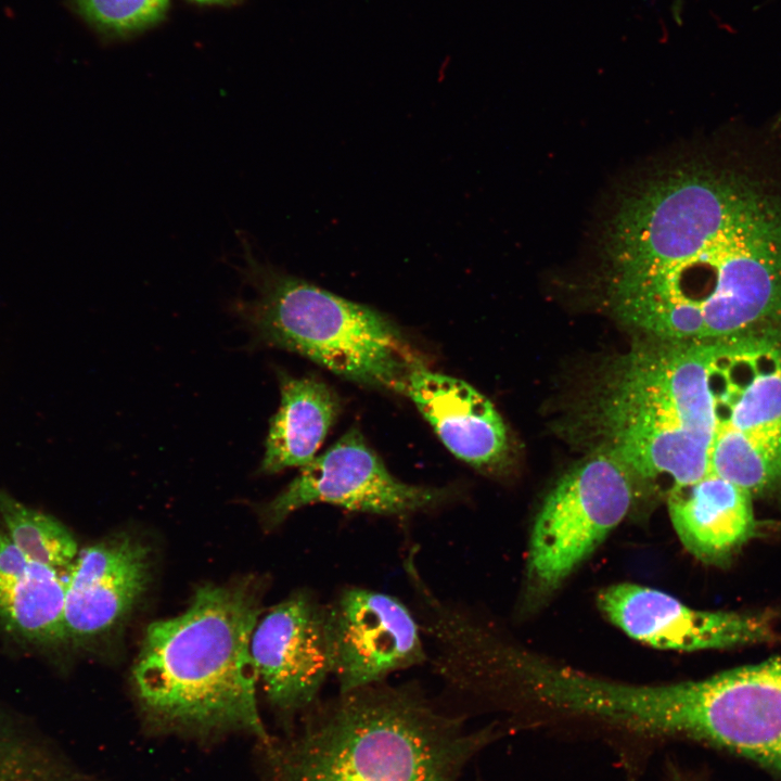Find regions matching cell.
I'll return each mask as SVG.
<instances>
[{"label":"cell","instance_id":"6da1fadb","mask_svg":"<svg viewBox=\"0 0 781 781\" xmlns=\"http://www.w3.org/2000/svg\"><path fill=\"white\" fill-rule=\"evenodd\" d=\"M495 738L417 683L382 681L318 700L299 729L263 748L267 781H457Z\"/></svg>","mask_w":781,"mask_h":781},{"label":"cell","instance_id":"7a4b0ae2","mask_svg":"<svg viewBox=\"0 0 781 781\" xmlns=\"http://www.w3.org/2000/svg\"><path fill=\"white\" fill-rule=\"evenodd\" d=\"M716 342L645 336L611 361L584 419L592 449L637 479L669 476L690 485L709 473L718 421L713 384Z\"/></svg>","mask_w":781,"mask_h":781},{"label":"cell","instance_id":"3957f363","mask_svg":"<svg viewBox=\"0 0 781 781\" xmlns=\"http://www.w3.org/2000/svg\"><path fill=\"white\" fill-rule=\"evenodd\" d=\"M260 613L253 587L206 585L184 612L150 624L132 669L148 715L199 732L243 730L267 743L251 654Z\"/></svg>","mask_w":781,"mask_h":781},{"label":"cell","instance_id":"277c9868","mask_svg":"<svg viewBox=\"0 0 781 781\" xmlns=\"http://www.w3.org/2000/svg\"><path fill=\"white\" fill-rule=\"evenodd\" d=\"M241 278L256 292L236 303L255 337L310 359L362 386L404 394L418 361L399 330L375 309L287 274L253 253L239 232Z\"/></svg>","mask_w":781,"mask_h":781},{"label":"cell","instance_id":"5b68a950","mask_svg":"<svg viewBox=\"0 0 781 781\" xmlns=\"http://www.w3.org/2000/svg\"><path fill=\"white\" fill-rule=\"evenodd\" d=\"M663 273L701 308L706 340L732 337L781 316V201L741 202L721 227Z\"/></svg>","mask_w":781,"mask_h":781},{"label":"cell","instance_id":"8992f818","mask_svg":"<svg viewBox=\"0 0 781 781\" xmlns=\"http://www.w3.org/2000/svg\"><path fill=\"white\" fill-rule=\"evenodd\" d=\"M644 710L657 738L726 751L781 781V656L700 680L653 684Z\"/></svg>","mask_w":781,"mask_h":781},{"label":"cell","instance_id":"52a82bcc","mask_svg":"<svg viewBox=\"0 0 781 781\" xmlns=\"http://www.w3.org/2000/svg\"><path fill=\"white\" fill-rule=\"evenodd\" d=\"M637 478L612 454L591 452L556 482L535 518L527 552L530 599H545L602 543L633 505Z\"/></svg>","mask_w":781,"mask_h":781},{"label":"cell","instance_id":"ba28073f","mask_svg":"<svg viewBox=\"0 0 781 781\" xmlns=\"http://www.w3.org/2000/svg\"><path fill=\"white\" fill-rule=\"evenodd\" d=\"M454 495L450 487L412 485L395 477L354 426L302 468L266 505L264 515L268 525L276 526L304 507L328 503L355 512L405 516L435 510Z\"/></svg>","mask_w":781,"mask_h":781},{"label":"cell","instance_id":"9c48e42d","mask_svg":"<svg viewBox=\"0 0 781 781\" xmlns=\"http://www.w3.org/2000/svg\"><path fill=\"white\" fill-rule=\"evenodd\" d=\"M328 619L338 692L385 681L428 660L415 615L389 594L346 587L328 604Z\"/></svg>","mask_w":781,"mask_h":781},{"label":"cell","instance_id":"30bf717a","mask_svg":"<svg viewBox=\"0 0 781 781\" xmlns=\"http://www.w3.org/2000/svg\"><path fill=\"white\" fill-rule=\"evenodd\" d=\"M251 654L271 706L289 719L306 712L332 675L328 604L294 592L258 619Z\"/></svg>","mask_w":781,"mask_h":781},{"label":"cell","instance_id":"8fae6325","mask_svg":"<svg viewBox=\"0 0 781 781\" xmlns=\"http://www.w3.org/2000/svg\"><path fill=\"white\" fill-rule=\"evenodd\" d=\"M606 618L630 638L656 649L701 651L771 642L772 617L764 613L704 611L661 590L630 582L599 591Z\"/></svg>","mask_w":781,"mask_h":781},{"label":"cell","instance_id":"7c38bea8","mask_svg":"<svg viewBox=\"0 0 781 781\" xmlns=\"http://www.w3.org/2000/svg\"><path fill=\"white\" fill-rule=\"evenodd\" d=\"M150 578L145 545L118 536L78 552L65 580L66 639L86 640L112 629L137 603Z\"/></svg>","mask_w":781,"mask_h":781},{"label":"cell","instance_id":"4fadbf2b","mask_svg":"<svg viewBox=\"0 0 781 781\" xmlns=\"http://www.w3.org/2000/svg\"><path fill=\"white\" fill-rule=\"evenodd\" d=\"M404 394L459 460L486 473L504 468L510 452L507 426L492 402L472 385L415 361Z\"/></svg>","mask_w":781,"mask_h":781},{"label":"cell","instance_id":"5bb4252c","mask_svg":"<svg viewBox=\"0 0 781 781\" xmlns=\"http://www.w3.org/2000/svg\"><path fill=\"white\" fill-rule=\"evenodd\" d=\"M715 342L718 427L781 436V331L763 327Z\"/></svg>","mask_w":781,"mask_h":781},{"label":"cell","instance_id":"9a60e30c","mask_svg":"<svg viewBox=\"0 0 781 781\" xmlns=\"http://www.w3.org/2000/svg\"><path fill=\"white\" fill-rule=\"evenodd\" d=\"M752 495L713 473L671 487L668 513L683 547L701 562L728 565L758 532Z\"/></svg>","mask_w":781,"mask_h":781},{"label":"cell","instance_id":"2e32d148","mask_svg":"<svg viewBox=\"0 0 781 781\" xmlns=\"http://www.w3.org/2000/svg\"><path fill=\"white\" fill-rule=\"evenodd\" d=\"M66 574L25 555L0 527V622L34 642L66 640Z\"/></svg>","mask_w":781,"mask_h":781},{"label":"cell","instance_id":"e0dca14e","mask_svg":"<svg viewBox=\"0 0 781 781\" xmlns=\"http://www.w3.org/2000/svg\"><path fill=\"white\" fill-rule=\"evenodd\" d=\"M280 406L269 421L260 471L279 473L310 463L334 424L340 401L323 381L279 373Z\"/></svg>","mask_w":781,"mask_h":781},{"label":"cell","instance_id":"ac0fdd59","mask_svg":"<svg viewBox=\"0 0 781 781\" xmlns=\"http://www.w3.org/2000/svg\"><path fill=\"white\" fill-rule=\"evenodd\" d=\"M709 472L752 496L781 489V436L752 435L717 427Z\"/></svg>","mask_w":781,"mask_h":781},{"label":"cell","instance_id":"d6986e66","mask_svg":"<svg viewBox=\"0 0 781 781\" xmlns=\"http://www.w3.org/2000/svg\"><path fill=\"white\" fill-rule=\"evenodd\" d=\"M0 517L10 540L29 559L68 573L78 555L75 538L53 516L0 491Z\"/></svg>","mask_w":781,"mask_h":781},{"label":"cell","instance_id":"ffe728a7","mask_svg":"<svg viewBox=\"0 0 781 781\" xmlns=\"http://www.w3.org/2000/svg\"><path fill=\"white\" fill-rule=\"evenodd\" d=\"M75 11L107 35H128L162 20L169 0H71Z\"/></svg>","mask_w":781,"mask_h":781},{"label":"cell","instance_id":"44dd1931","mask_svg":"<svg viewBox=\"0 0 781 781\" xmlns=\"http://www.w3.org/2000/svg\"><path fill=\"white\" fill-rule=\"evenodd\" d=\"M195 1L206 2V3H226V2L233 1V0H195Z\"/></svg>","mask_w":781,"mask_h":781},{"label":"cell","instance_id":"7402d4cb","mask_svg":"<svg viewBox=\"0 0 781 781\" xmlns=\"http://www.w3.org/2000/svg\"><path fill=\"white\" fill-rule=\"evenodd\" d=\"M679 781H688V780H679Z\"/></svg>","mask_w":781,"mask_h":781}]
</instances>
